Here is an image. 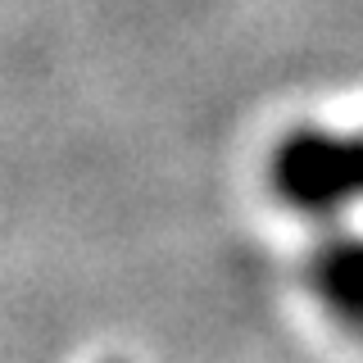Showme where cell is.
Returning a JSON list of instances; mask_svg holds the SVG:
<instances>
[{"instance_id":"cell-1","label":"cell","mask_w":363,"mask_h":363,"mask_svg":"<svg viewBox=\"0 0 363 363\" xmlns=\"http://www.w3.org/2000/svg\"><path fill=\"white\" fill-rule=\"evenodd\" d=\"M272 186L286 204L313 213L363 200V132H291L272 155Z\"/></svg>"},{"instance_id":"cell-2","label":"cell","mask_w":363,"mask_h":363,"mask_svg":"<svg viewBox=\"0 0 363 363\" xmlns=\"http://www.w3.org/2000/svg\"><path fill=\"white\" fill-rule=\"evenodd\" d=\"M313 291L336 318L363 327V236H336L313 250Z\"/></svg>"}]
</instances>
